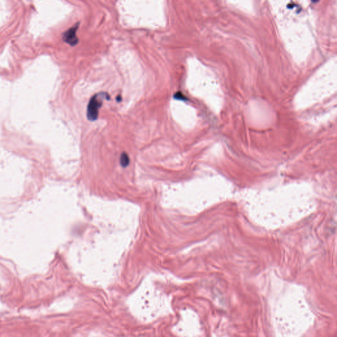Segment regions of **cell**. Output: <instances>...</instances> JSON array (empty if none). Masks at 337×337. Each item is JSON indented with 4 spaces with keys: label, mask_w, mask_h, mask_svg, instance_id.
<instances>
[{
    "label": "cell",
    "mask_w": 337,
    "mask_h": 337,
    "mask_svg": "<svg viewBox=\"0 0 337 337\" xmlns=\"http://www.w3.org/2000/svg\"><path fill=\"white\" fill-rule=\"evenodd\" d=\"M104 100H110V96L108 93H98L90 98L86 112V117L89 121H95L97 120L99 115V110L103 104Z\"/></svg>",
    "instance_id": "obj_1"
},
{
    "label": "cell",
    "mask_w": 337,
    "mask_h": 337,
    "mask_svg": "<svg viewBox=\"0 0 337 337\" xmlns=\"http://www.w3.org/2000/svg\"><path fill=\"white\" fill-rule=\"evenodd\" d=\"M79 23L76 24L75 26L70 28L63 34V40L71 46H76L79 42V39L76 36V31L79 28Z\"/></svg>",
    "instance_id": "obj_2"
},
{
    "label": "cell",
    "mask_w": 337,
    "mask_h": 337,
    "mask_svg": "<svg viewBox=\"0 0 337 337\" xmlns=\"http://www.w3.org/2000/svg\"><path fill=\"white\" fill-rule=\"evenodd\" d=\"M120 163L122 167H127L130 163V159L129 155L126 153H122L120 158Z\"/></svg>",
    "instance_id": "obj_3"
},
{
    "label": "cell",
    "mask_w": 337,
    "mask_h": 337,
    "mask_svg": "<svg viewBox=\"0 0 337 337\" xmlns=\"http://www.w3.org/2000/svg\"><path fill=\"white\" fill-rule=\"evenodd\" d=\"M173 98L175 100H180V101H186L187 100V98L184 96V94L182 92H177L176 93H175Z\"/></svg>",
    "instance_id": "obj_4"
},
{
    "label": "cell",
    "mask_w": 337,
    "mask_h": 337,
    "mask_svg": "<svg viewBox=\"0 0 337 337\" xmlns=\"http://www.w3.org/2000/svg\"><path fill=\"white\" fill-rule=\"evenodd\" d=\"M121 100V96H117V101H120Z\"/></svg>",
    "instance_id": "obj_5"
}]
</instances>
